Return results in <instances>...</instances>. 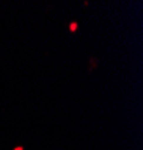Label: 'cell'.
Segmentation results:
<instances>
[{
  "label": "cell",
  "mask_w": 143,
  "mask_h": 150,
  "mask_svg": "<svg viewBox=\"0 0 143 150\" xmlns=\"http://www.w3.org/2000/svg\"><path fill=\"white\" fill-rule=\"evenodd\" d=\"M97 66H98V59L97 57H90V60H89V69L94 71Z\"/></svg>",
  "instance_id": "1"
},
{
  "label": "cell",
  "mask_w": 143,
  "mask_h": 150,
  "mask_svg": "<svg viewBox=\"0 0 143 150\" xmlns=\"http://www.w3.org/2000/svg\"><path fill=\"white\" fill-rule=\"evenodd\" d=\"M77 30H79V23H77V21L69 23V32H71V33H75Z\"/></svg>",
  "instance_id": "2"
},
{
  "label": "cell",
  "mask_w": 143,
  "mask_h": 150,
  "mask_svg": "<svg viewBox=\"0 0 143 150\" xmlns=\"http://www.w3.org/2000/svg\"><path fill=\"white\" fill-rule=\"evenodd\" d=\"M14 150H24V147H23V146H17Z\"/></svg>",
  "instance_id": "3"
}]
</instances>
